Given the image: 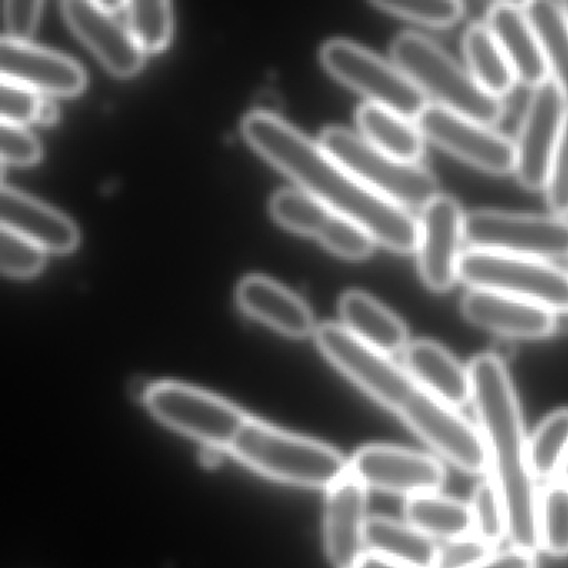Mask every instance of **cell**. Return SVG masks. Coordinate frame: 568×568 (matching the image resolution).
Here are the masks:
<instances>
[{"mask_svg":"<svg viewBox=\"0 0 568 568\" xmlns=\"http://www.w3.org/2000/svg\"><path fill=\"white\" fill-rule=\"evenodd\" d=\"M471 402L488 455V470L497 485L508 518V535L514 547L537 554L538 494L528 464L520 405L510 375L500 357L477 355L468 365Z\"/></svg>","mask_w":568,"mask_h":568,"instance_id":"3957f363","label":"cell"},{"mask_svg":"<svg viewBox=\"0 0 568 568\" xmlns=\"http://www.w3.org/2000/svg\"><path fill=\"white\" fill-rule=\"evenodd\" d=\"M42 4L39 0H8L4 2V21L8 38L29 42L38 28Z\"/></svg>","mask_w":568,"mask_h":568,"instance_id":"60d3db41","label":"cell"},{"mask_svg":"<svg viewBox=\"0 0 568 568\" xmlns=\"http://www.w3.org/2000/svg\"><path fill=\"white\" fill-rule=\"evenodd\" d=\"M524 9L540 41L548 74L568 102V21L564 9L547 0L528 2Z\"/></svg>","mask_w":568,"mask_h":568,"instance_id":"83f0119b","label":"cell"},{"mask_svg":"<svg viewBox=\"0 0 568 568\" xmlns=\"http://www.w3.org/2000/svg\"><path fill=\"white\" fill-rule=\"evenodd\" d=\"M474 568H535V554L514 547L510 550L490 555L487 560Z\"/></svg>","mask_w":568,"mask_h":568,"instance_id":"b9f144b4","label":"cell"},{"mask_svg":"<svg viewBox=\"0 0 568 568\" xmlns=\"http://www.w3.org/2000/svg\"><path fill=\"white\" fill-rule=\"evenodd\" d=\"M45 251L34 242L0 227V268L9 277H32L44 267Z\"/></svg>","mask_w":568,"mask_h":568,"instance_id":"d590c367","label":"cell"},{"mask_svg":"<svg viewBox=\"0 0 568 568\" xmlns=\"http://www.w3.org/2000/svg\"><path fill=\"white\" fill-rule=\"evenodd\" d=\"M237 304L245 314L287 337H307L314 332V314L308 305L264 275H248L239 284Z\"/></svg>","mask_w":568,"mask_h":568,"instance_id":"ffe728a7","label":"cell"},{"mask_svg":"<svg viewBox=\"0 0 568 568\" xmlns=\"http://www.w3.org/2000/svg\"><path fill=\"white\" fill-rule=\"evenodd\" d=\"M568 452V408L548 415L528 442V464L534 477L557 474Z\"/></svg>","mask_w":568,"mask_h":568,"instance_id":"f546056e","label":"cell"},{"mask_svg":"<svg viewBox=\"0 0 568 568\" xmlns=\"http://www.w3.org/2000/svg\"><path fill=\"white\" fill-rule=\"evenodd\" d=\"M42 98L34 89L2 79L0 82V118L6 124L24 125L38 121Z\"/></svg>","mask_w":568,"mask_h":568,"instance_id":"8d00e7d4","label":"cell"},{"mask_svg":"<svg viewBox=\"0 0 568 568\" xmlns=\"http://www.w3.org/2000/svg\"><path fill=\"white\" fill-rule=\"evenodd\" d=\"M248 144L337 214L364 227L390 251H417L418 222L407 209L368 187L278 115L251 112L242 122Z\"/></svg>","mask_w":568,"mask_h":568,"instance_id":"7a4b0ae2","label":"cell"},{"mask_svg":"<svg viewBox=\"0 0 568 568\" xmlns=\"http://www.w3.org/2000/svg\"><path fill=\"white\" fill-rule=\"evenodd\" d=\"M487 28L510 62L517 81L534 88L548 81L544 51L524 6H491Z\"/></svg>","mask_w":568,"mask_h":568,"instance_id":"44dd1931","label":"cell"},{"mask_svg":"<svg viewBox=\"0 0 568 568\" xmlns=\"http://www.w3.org/2000/svg\"><path fill=\"white\" fill-rule=\"evenodd\" d=\"M395 65L438 105L480 124L504 118V102L478 85L468 69L462 68L440 45L415 32H404L392 44Z\"/></svg>","mask_w":568,"mask_h":568,"instance_id":"5b68a950","label":"cell"},{"mask_svg":"<svg viewBox=\"0 0 568 568\" xmlns=\"http://www.w3.org/2000/svg\"><path fill=\"white\" fill-rule=\"evenodd\" d=\"M367 487L351 470L327 490L324 538L334 568H358L367 554Z\"/></svg>","mask_w":568,"mask_h":568,"instance_id":"9a60e30c","label":"cell"},{"mask_svg":"<svg viewBox=\"0 0 568 568\" xmlns=\"http://www.w3.org/2000/svg\"><path fill=\"white\" fill-rule=\"evenodd\" d=\"M0 224L44 248L68 254L79 244V232L71 219L14 189L0 191Z\"/></svg>","mask_w":568,"mask_h":568,"instance_id":"d6986e66","label":"cell"},{"mask_svg":"<svg viewBox=\"0 0 568 568\" xmlns=\"http://www.w3.org/2000/svg\"><path fill=\"white\" fill-rule=\"evenodd\" d=\"M468 507L474 535L490 547L500 544L508 534V518L504 498L491 478L477 485Z\"/></svg>","mask_w":568,"mask_h":568,"instance_id":"d6a6232c","label":"cell"},{"mask_svg":"<svg viewBox=\"0 0 568 568\" xmlns=\"http://www.w3.org/2000/svg\"><path fill=\"white\" fill-rule=\"evenodd\" d=\"M322 354L365 394L394 412L434 450L468 474H485L488 455L480 430L458 408L432 395L390 355L368 347L344 325L324 324L315 334Z\"/></svg>","mask_w":568,"mask_h":568,"instance_id":"6da1fadb","label":"cell"},{"mask_svg":"<svg viewBox=\"0 0 568 568\" xmlns=\"http://www.w3.org/2000/svg\"><path fill=\"white\" fill-rule=\"evenodd\" d=\"M358 568H414L408 565L397 564V561L388 560V558L381 557V555L371 554L367 551L365 557L362 558Z\"/></svg>","mask_w":568,"mask_h":568,"instance_id":"7bdbcfd3","label":"cell"},{"mask_svg":"<svg viewBox=\"0 0 568 568\" xmlns=\"http://www.w3.org/2000/svg\"><path fill=\"white\" fill-rule=\"evenodd\" d=\"M494 547L477 535H464L438 545L434 568H474L490 557Z\"/></svg>","mask_w":568,"mask_h":568,"instance_id":"74e56055","label":"cell"},{"mask_svg":"<svg viewBox=\"0 0 568 568\" xmlns=\"http://www.w3.org/2000/svg\"><path fill=\"white\" fill-rule=\"evenodd\" d=\"M464 52L468 72L484 91L501 99L515 88L514 69L487 24H474L465 32Z\"/></svg>","mask_w":568,"mask_h":568,"instance_id":"484cf974","label":"cell"},{"mask_svg":"<svg viewBox=\"0 0 568 568\" xmlns=\"http://www.w3.org/2000/svg\"><path fill=\"white\" fill-rule=\"evenodd\" d=\"M464 239L465 215L454 199L438 194L422 209L418 272L430 291H448L457 281Z\"/></svg>","mask_w":568,"mask_h":568,"instance_id":"5bb4252c","label":"cell"},{"mask_svg":"<svg viewBox=\"0 0 568 568\" xmlns=\"http://www.w3.org/2000/svg\"><path fill=\"white\" fill-rule=\"evenodd\" d=\"M231 452L264 477L297 487L328 490L351 470V462L331 445L288 434L252 417L245 422Z\"/></svg>","mask_w":568,"mask_h":568,"instance_id":"277c9868","label":"cell"},{"mask_svg":"<svg viewBox=\"0 0 568 568\" xmlns=\"http://www.w3.org/2000/svg\"><path fill=\"white\" fill-rule=\"evenodd\" d=\"M367 551L414 568H434L438 545L407 521L372 517L367 521Z\"/></svg>","mask_w":568,"mask_h":568,"instance_id":"cb8c5ba5","label":"cell"},{"mask_svg":"<svg viewBox=\"0 0 568 568\" xmlns=\"http://www.w3.org/2000/svg\"><path fill=\"white\" fill-rule=\"evenodd\" d=\"M321 59L332 75L371 99L372 104L390 109L408 121H417L427 109V95L408 75L355 42L328 41Z\"/></svg>","mask_w":568,"mask_h":568,"instance_id":"9c48e42d","label":"cell"},{"mask_svg":"<svg viewBox=\"0 0 568 568\" xmlns=\"http://www.w3.org/2000/svg\"><path fill=\"white\" fill-rule=\"evenodd\" d=\"M565 98L554 81L535 88L515 144V175L524 187L538 191L547 185L551 158L564 128Z\"/></svg>","mask_w":568,"mask_h":568,"instance_id":"7c38bea8","label":"cell"},{"mask_svg":"<svg viewBox=\"0 0 568 568\" xmlns=\"http://www.w3.org/2000/svg\"><path fill=\"white\" fill-rule=\"evenodd\" d=\"M561 9H564L565 18H567V21H568V2H565V4H561Z\"/></svg>","mask_w":568,"mask_h":568,"instance_id":"bcb514c9","label":"cell"},{"mask_svg":"<svg viewBox=\"0 0 568 568\" xmlns=\"http://www.w3.org/2000/svg\"><path fill=\"white\" fill-rule=\"evenodd\" d=\"M357 124L365 141L390 158L417 164L424 154L420 129L390 109L368 102L358 109Z\"/></svg>","mask_w":568,"mask_h":568,"instance_id":"d4e9b609","label":"cell"},{"mask_svg":"<svg viewBox=\"0 0 568 568\" xmlns=\"http://www.w3.org/2000/svg\"><path fill=\"white\" fill-rule=\"evenodd\" d=\"M458 278L477 291L498 292L568 312V274L541 258L470 248L458 265Z\"/></svg>","mask_w":568,"mask_h":568,"instance_id":"52a82bcc","label":"cell"},{"mask_svg":"<svg viewBox=\"0 0 568 568\" xmlns=\"http://www.w3.org/2000/svg\"><path fill=\"white\" fill-rule=\"evenodd\" d=\"M351 471L367 488L390 494H435L445 480L437 458L392 445H368L351 458Z\"/></svg>","mask_w":568,"mask_h":568,"instance_id":"4fadbf2b","label":"cell"},{"mask_svg":"<svg viewBox=\"0 0 568 568\" xmlns=\"http://www.w3.org/2000/svg\"><path fill=\"white\" fill-rule=\"evenodd\" d=\"M538 541L555 557L568 555V484L555 481L538 494Z\"/></svg>","mask_w":568,"mask_h":568,"instance_id":"4dcf8cb0","label":"cell"},{"mask_svg":"<svg viewBox=\"0 0 568 568\" xmlns=\"http://www.w3.org/2000/svg\"><path fill=\"white\" fill-rule=\"evenodd\" d=\"M558 474H560V480L565 481V484H568V452L567 455H565L564 464H561L560 470H558Z\"/></svg>","mask_w":568,"mask_h":568,"instance_id":"f6af8a7d","label":"cell"},{"mask_svg":"<svg viewBox=\"0 0 568 568\" xmlns=\"http://www.w3.org/2000/svg\"><path fill=\"white\" fill-rule=\"evenodd\" d=\"M65 21L72 31L98 55L99 61L119 78H131L141 71L144 51L128 28L114 16L102 11L98 2L68 0L62 4Z\"/></svg>","mask_w":568,"mask_h":568,"instance_id":"e0dca14e","label":"cell"},{"mask_svg":"<svg viewBox=\"0 0 568 568\" xmlns=\"http://www.w3.org/2000/svg\"><path fill=\"white\" fill-rule=\"evenodd\" d=\"M2 79L28 85L48 95H75L84 91V69L58 52L31 42L4 38L0 42Z\"/></svg>","mask_w":568,"mask_h":568,"instance_id":"2e32d148","label":"cell"},{"mask_svg":"<svg viewBox=\"0 0 568 568\" xmlns=\"http://www.w3.org/2000/svg\"><path fill=\"white\" fill-rule=\"evenodd\" d=\"M404 367L432 395L450 407H464L471 400L468 368L432 341H417L404 348Z\"/></svg>","mask_w":568,"mask_h":568,"instance_id":"7402d4cb","label":"cell"},{"mask_svg":"<svg viewBox=\"0 0 568 568\" xmlns=\"http://www.w3.org/2000/svg\"><path fill=\"white\" fill-rule=\"evenodd\" d=\"M129 31L139 48L159 52L169 44L172 32V11L168 0H134L128 6Z\"/></svg>","mask_w":568,"mask_h":568,"instance_id":"1f68e13d","label":"cell"},{"mask_svg":"<svg viewBox=\"0 0 568 568\" xmlns=\"http://www.w3.org/2000/svg\"><path fill=\"white\" fill-rule=\"evenodd\" d=\"M545 189H547L548 205L551 211L560 217L568 215V111L554 158H551Z\"/></svg>","mask_w":568,"mask_h":568,"instance_id":"f35d334b","label":"cell"},{"mask_svg":"<svg viewBox=\"0 0 568 568\" xmlns=\"http://www.w3.org/2000/svg\"><path fill=\"white\" fill-rule=\"evenodd\" d=\"M404 511L407 524L434 540H452L471 531L470 507L454 498L417 495L408 498Z\"/></svg>","mask_w":568,"mask_h":568,"instance_id":"4316f807","label":"cell"},{"mask_svg":"<svg viewBox=\"0 0 568 568\" xmlns=\"http://www.w3.org/2000/svg\"><path fill=\"white\" fill-rule=\"evenodd\" d=\"M271 212L275 221L298 234L318 237L335 214L324 202L297 189L278 191L272 197Z\"/></svg>","mask_w":568,"mask_h":568,"instance_id":"f1b7e54d","label":"cell"},{"mask_svg":"<svg viewBox=\"0 0 568 568\" xmlns=\"http://www.w3.org/2000/svg\"><path fill=\"white\" fill-rule=\"evenodd\" d=\"M465 241L471 248L521 255L568 257V219L477 211L465 215Z\"/></svg>","mask_w":568,"mask_h":568,"instance_id":"30bf717a","label":"cell"},{"mask_svg":"<svg viewBox=\"0 0 568 568\" xmlns=\"http://www.w3.org/2000/svg\"><path fill=\"white\" fill-rule=\"evenodd\" d=\"M144 404L161 424L214 448L231 450L247 415L225 398L179 382L145 388Z\"/></svg>","mask_w":568,"mask_h":568,"instance_id":"ba28073f","label":"cell"},{"mask_svg":"<svg viewBox=\"0 0 568 568\" xmlns=\"http://www.w3.org/2000/svg\"><path fill=\"white\" fill-rule=\"evenodd\" d=\"M317 239L328 251L351 261L368 257L375 244L374 237L364 227L337 212L332 215Z\"/></svg>","mask_w":568,"mask_h":568,"instance_id":"e575fe53","label":"cell"},{"mask_svg":"<svg viewBox=\"0 0 568 568\" xmlns=\"http://www.w3.org/2000/svg\"><path fill=\"white\" fill-rule=\"evenodd\" d=\"M375 8L415 24L445 29L460 21L464 6L455 0H377Z\"/></svg>","mask_w":568,"mask_h":568,"instance_id":"836d02e7","label":"cell"},{"mask_svg":"<svg viewBox=\"0 0 568 568\" xmlns=\"http://www.w3.org/2000/svg\"><path fill=\"white\" fill-rule=\"evenodd\" d=\"M321 148L368 187L402 207L424 209L438 195L437 181L424 165L390 158L347 129H325Z\"/></svg>","mask_w":568,"mask_h":568,"instance_id":"8992f818","label":"cell"},{"mask_svg":"<svg viewBox=\"0 0 568 568\" xmlns=\"http://www.w3.org/2000/svg\"><path fill=\"white\" fill-rule=\"evenodd\" d=\"M417 128L422 135L444 151L480 171L495 175L515 172L514 142L491 131L488 125L455 114L442 105L428 104L417 119Z\"/></svg>","mask_w":568,"mask_h":568,"instance_id":"8fae6325","label":"cell"},{"mask_svg":"<svg viewBox=\"0 0 568 568\" xmlns=\"http://www.w3.org/2000/svg\"><path fill=\"white\" fill-rule=\"evenodd\" d=\"M41 152L38 139L22 125L0 124V158L4 164H34Z\"/></svg>","mask_w":568,"mask_h":568,"instance_id":"ab89813d","label":"cell"},{"mask_svg":"<svg viewBox=\"0 0 568 568\" xmlns=\"http://www.w3.org/2000/svg\"><path fill=\"white\" fill-rule=\"evenodd\" d=\"M58 119V105L51 99L42 98L41 109H39L38 121L39 124H54Z\"/></svg>","mask_w":568,"mask_h":568,"instance_id":"ee69618b","label":"cell"},{"mask_svg":"<svg viewBox=\"0 0 568 568\" xmlns=\"http://www.w3.org/2000/svg\"><path fill=\"white\" fill-rule=\"evenodd\" d=\"M462 314L485 331L511 338H544L558 328L557 312L544 305L477 288L462 298Z\"/></svg>","mask_w":568,"mask_h":568,"instance_id":"ac0fdd59","label":"cell"},{"mask_svg":"<svg viewBox=\"0 0 568 568\" xmlns=\"http://www.w3.org/2000/svg\"><path fill=\"white\" fill-rule=\"evenodd\" d=\"M338 308L344 327L368 347L387 355L407 347L408 331L404 322L371 295L347 292L342 295Z\"/></svg>","mask_w":568,"mask_h":568,"instance_id":"603a6c76","label":"cell"}]
</instances>
